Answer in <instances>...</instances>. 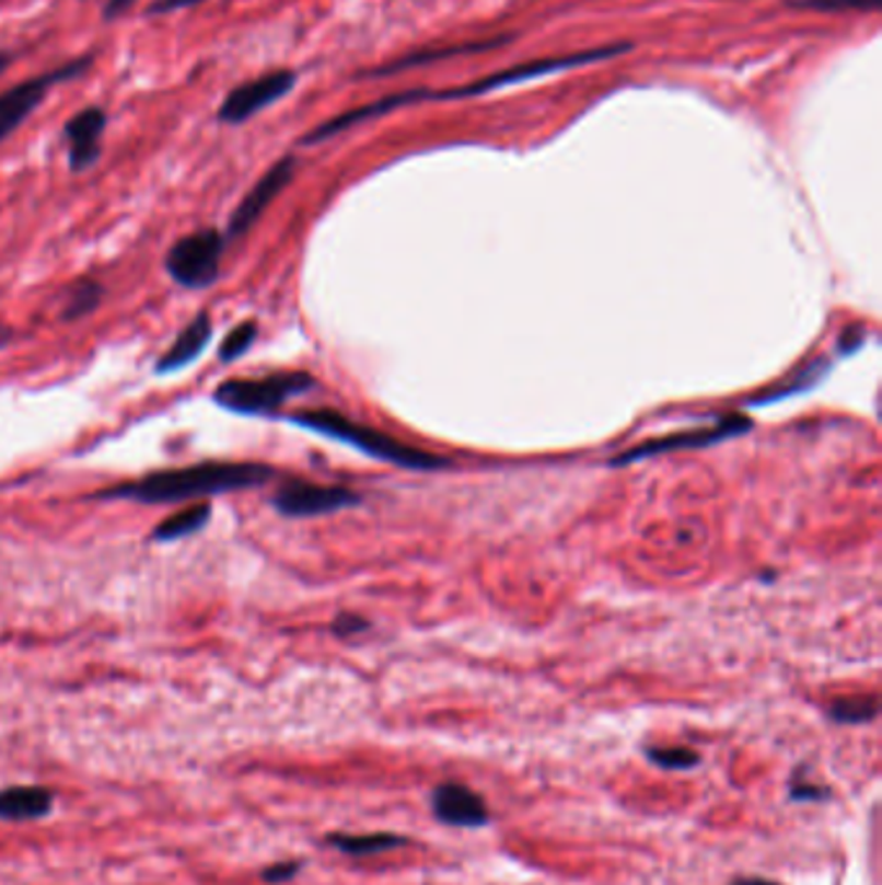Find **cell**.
<instances>
[{
    "label": "cell",
    "instance_id": "obj_27",
    "mask_svg": "<svg viewBox=\"0 0 882 885\" xmlns=\"http://www.w3.org/2000/svg\"><path fill=\"white\" fill-rule=\"evenodd\" d=\"M365 622L362 619H355V617H339L337 622H334V632L337 634H355V632H362L365 630Z\"/></svg>",
    "mask_w": 882,
    "mask_h": 885
},
{
    "label": "cell",
    "instance_id": "obj_23",
    "mask_svg": "<svg viewBox=\"0 0 882 885\" xmlns=\"http://www.w3.org/2000/svg\"><path fill=\"white\" fill-rule=\"evenodd\" d=\"M792 9H810V11H878L880 0H789Z\"/></svg>",
    "mask_w": 882,
    "mask_h": 885
},
{
    "label": "cell",
    "instance_id": "obj_8",
    "mask_svg": "<svg viewBox=\"0 0 882 885\" xmlns=\"http://www.w3.org/2000/svg\"><path fill=\"white\" fill-rule=\"evenodd\" d=\"M295 176V156H282L280 161H275L272 166H269L265 174L256 180V184L252 189L246 192L244 199L236 205V210L231 212V218H228V228H225V241H233V239H241V235H246L252 228L256 226V220L265 216V210L269 205L275 203L277 197H280V192L288 187L290 182H293Z\"/></svg>",
    "mask_w": 882,
    "mask_h": 885
},
{
    "label": "cell",
    "instance_id": "obj_4",
    "mask_svg": "<svg viewBox=\"0 0 882 885\" xmlns=\"http://www.w3.org/2000/svg\"><path fill=\"white\" fill-rule=\"evenodd\" d=\"M313 389L309 373H272L265 378H231L212 391V402L236 415H272L290 396Z\"/></svg>",
    "mask_w": 882,
    "mask_h": 885
},
{
    "label": "cell",
    "instance_id": "obj_24",
    "mask_svg": "<svg viewBox=\"0 0 882 885\" xmlns=\"http://www.w3.org/2000/svg\"><path fill=\"white\" fill-rule=\"evenodd\" d=\"M301 873V862L298 860H290V862H277V865L267 867L265 873H262V881L267 883H288L293 881V877Z\"/></svg>",
    "mask_w": 882,
    "mask_h": 885
},
{
    "label": "cell",
    "instance_id": "obj_18",
    "mask_svg": "<svg viewBox=\"0 0 882 885\" xmlns=\"http://www.w3.org/2000/svg\"><path fill=\"white\" fill-rule=\"evenodd\" d=\"M104 301V285L96 283L94 277H81L76 280L62 296V321H78L83 317H89L91 311H96Z\"/></svg>",
    "mask_w": 882,
    "mask_h": 885
},
{
    "label": "cell",
    "instance_id": "obj_13",
    "mask_svg": "<svg viewBox=\"0 0 882 885\" xmlns=\"http://www.w3.org/2000/svg\"><path fill=\"white\" fill-rule=\"evenodd\" d=\"M748 423L745 419H728L720 427H711V430H694V433H683V435H671V438L663 440H650L645 446L635 448V451L624 453L616 463H629L637 459H645V456L654 453H665V451H681V448H696V446H709V442H717L722 438H730V435L743 433Z\"/></svg>",
    "mask_w": 882,
    "mask_h": 885
},
{
    "label": "cell",
    "instance_id": "obj_1",
    "mask_svg": "<svg viewBox=\"0 0 882 885\" xmlns=\"http://www.w3.org/2000/svg\"><path fill=\"white\" fill-rule=\"evenodd\" d=\"M275 476L267 463L256 461H205L197 467L163 469L140 476L135 482H123L117 487L98 492L104 499H135L146 505L189 503V499L223 495L262 487Z\"/></svg>",
    "mask_w": 882,
    "mask_h": 885
},
{
    "label": "cell",
    "instance_id": "obj_15",
    "mask_svg": "<svg viewBox=\"0 0 882 885\" xmlns=\"http://www.w3.org/2000/svg\"><path fill=\"white\" fill-rule=\"evenodd\" d=\"M508 42V37H500V39H484V42H468V45H459V47H443V49H430V53H417V55H409V57H398V60L388 62V66H381L375 70H368V78H383V76H394V73H402V70H409V68H417V66H427V62H438V60H445V57H459V55H474V53H487V49H495Z\"/></svg>",
    "mask_w": 882,
    "mask_h": 885
},
{
    "label": "cell",
    "instance_id": "obj_21",
    "mask_svg": "<svg viewBox=\"0 0 882 885\" xmlns=\"http://www.w3.org/2000/svg\"><path fill=\"white\" fill-rule=\"evenodd\" d=\"M256 332H259V324H256L254 319H246V321H241L239 326H233V330L225 334L223 345H220V349H218L220 363L239 360L241 355H244L246 349L254 345Z\"/></svg>",
    "mask_w": 882,
    "mask_h": 885
},
{
    "label": "cell",
    "instance_id": "obj_11",
    "mask_svg": "<svg viewBox=\"0 0 882 885\" xmlns=\"http://www.w3.org/2000/svg\"><path fill=\"white\" fill-rule=\"evenodd\" d=\"M106 130V112L102 106H83L62 127V142H66L68 169L73 174L89 171L102 159V138Z\"/></svg>",
    "mask_w": 882,
    "mask_h": 885
},
{
    "label": "cell",
    "instance_id": "obj_9",
    "mask_svg": "<svg viewBox=\"0 0 882 885\" xmlns=\"http://www.w3.org/2000/svg\"><path fill=\"white\" fill-rule=\"evenodd\" d=\"M355 503H358V495H352L350 490L324 487V484L311 482H288L272 497L275 510L288 518L326 516V513L350 508Z\"/></svg>",
    "mask_w": 882,
    "mask_h": 885
},
{
    "label": "cell",
    "instance_id": "obj_7",
    "mask_svg": "<svg viewBox=\"0 0 882 885\" xmlns=\"http://www.w3.org/2000/svg\"><path fill=\"white\" fill-rule=\"evenodd\" d=\"M295 83L298 73L288 68L269 70V73L248 78V81L239 83L236 89L228 91L218 106L216 119L220 125H244L259 112L269 110V106L288 96L295 89Z\"/></svg>",
    "mask_w": 882,
    "mask_h": 885
},
{
    "label": "cell",
    "instance_id": "obj_28",
    "mask_svg": "<svg viewBox=\"0 0 882 885\" xmlns=\"http://www.w3.org/2000/svg\"><path fill=\"white\" fill-rule=\"evenodd\" d=\"M730 885H781V883L766 881V877H738V881H732Z\"/></svg>",
    "mask_w": 882,
    "mask_h": 885
},
{
    "label": "cell",
    "instance_id": "obj_10",
    "mask_svg": "<svg viewBox=\"0 0 882 885\" xmlns=\"http://www.w3.org/2000/svg\"><path fill=\"white\" fill-rule=\"evenodd\" d=\"M430 808L440 824L455 829H481L489 824V808L479 792L464 782H440L430 792Z\"/></svg>",
    "mask_w": 882,
    "mask_h": 885
},
{
    "label": "cell",
    "instance_id": "obj_17",
    "mask_svg": "<svg viewBox=\"0 0 882 885\" xmlns=\"http://www.w3.org/2000/svg\"><path fill=\"white\" fill-rule=\"evenodd\" d=\"M210 516H212L210 505H205V503L187 505V508L176 510L174 516L163 518L161 524L155 526L153 541H179V539H187V537H192V533L202 531V528L208 526Z\"/></svg>",
    "mask_w": 882,
    "mask_h": 885
},
{
    "label": "cell",
    "instance_id": "obj_12",
    "mask_svg": "<svg viewBox=\"0 0 882 885\" xmlns=\"http://www.w3.org/2000/svg\"><path fill=\"white\" fill-rule=\"evenodd\" d=\"M210 337H212L210 313L199 311L197 317L192 319L179 334H176L174 345H171L166 353L161 355L159 363H155V373H174V370L187 368L189 363H195L199 355L205 353Z\"/></svg>",
    "mask_w": 882,
    "mask_h": 885
},
{
    "label": "cell",
    "instance_id": "obj_25",
    "mask_svg": "<svg viewBox=\"0 0 882 885\" xmlns=\"http://www.w3.org/2000/svg\"><path fill=\"white\" fill-rule=\"evenodd\" d=\"M199 3H205V0H153L146 9V16H169L174 11L195 9Z\"/></svg>",
    "mask_w": 882,
    "mask_h": 885
},
{
    "label": "cell",
    "instance_id": "obj_3",
    "mask_svg": "<svg viewBox=\"0 0 882 885\" xmlns=\"http://www.w3.org/2000/svg\"><path fill=\"white\" fill-rule=\"evenodd\" d=\"M290 423L298 427H305V430L329 435V438H337L341 442H350V446L360 448L368 456H375V459L398 463V467L407 469H440L445 467L443 459H436V456L417 451V448L404 446L388 435H383L373 427L352 423L350 417L339 415L334 410H305L290 415Z\"/></svg>",
    "mask_w": 882,
    "mask_h": 885
},
{
    "label": "cell",
    "instance_id": "obj_5",
    "mask_svg": "<svg viewBox=\"0 0 882 885\" xmlns=\"http://www.w3.org/2000/svg\"><path fill=\"white\" fill-rule=\"evenodd\" d=\"M91 62H94V55H81L76 60L62 62L55 70L37 73L26 78V81L11 85V89L0 91V142L11 138L39 110L42 102L53 94L57 85L81 78L91 68Z\"/></svg>",
    "mask_w": 882,
    "mask_h": 885
},
{
    "label": "cell",
    "instance_id": "obj_30",
    "mask_svg": "<svg viewBox=\"0 0 882 885\" xmlns=\"http://www.w3.org/2000/svg\"><path fill=\"white\" fill-rule=\"evenodd\" d=\"M9 342H11V330L5 324H0V349L9 345Z\"/></svg>",
    "mask_w": 882,
    "mask_h": 885
},
{
    "label": "cell",
    "instance_id": "obj_16",
    "mask_svg": "<svg viewBox=\"0 0 882 885\" xmlns=\"http://www.w3.org/2000/svg\"><path fill=\"white\" fill-rule=\"evenodd\" d=\"M326 841L337 849V852L350 854V858H373V854L391 852V849L407 847L409 839L402 834H329Z\"/></svg>",
    "mask_w": 882,
    "mask_h": 885
},
{
    "label": "cell",
    "instance_id": "obj_2",
    "mask_svg": "<svg viewBox=\"0 0 882 885\" xmlns=\"http://www.w3.org/2000/svg\"><path fill=\"white\" fill-rule=\"evenodd\" d=\"M631 42H622V45H606V47H595L585 49V53H575V55H561V57H541V60L521 62V66H512L508 70H500V73L479 78V81H472L461 89H445V91H396V94H388L379 99V102H370L365 106H355V110L341 114V125L345 127H358L362 123H370V119L383 117V114L398 110V106H411V104H422V102H453V99H468V96H479L489 94V91L502 89V85L512 83H523L533 81V78L541 76H552L561 73V70L569 68H580L590 66V62H603V60H614V57L629 53Z\"/></svg>",
    "mask_w": 882,
    "mask_h": 885
},
{
    "label": "cell",
    "instance_id": "obj_29",
    "mask_svg": "<svg viewBox=\"0 0 882 885\" xmlns=\"http://www.w3.org/2000/svg\"><path fill=\"white\" fill-rule=\"evenodd\" d=\"M11 66H13V53H9V49H0V76H3Z\"/></svg>",
    "mask_w": 882,
    "mask_h": 885
},
{
    "label": "cell",
    "instance_id": "obj_19",
    "mask_svg": "<svg viewBox=\"0 0 882 885\" xmlns=\"http://www.w3.org/2000/svg\"><path fill=\"white\" fill-rule=\"evenodd\" d=\"M828 717L838 725H864L878 717V699L874 697H844L831 702Z\"/></svg>",
    "mask_w": 882,
    "mask_h": 885
},
{
    "label": "cell",
    "instance_id": "obj_26",
    "mask_svg": "<svg viewBox=\"0 0 882 885\" xmlns=\"http://www.w3.org/2000/svg\"><path fill=\"white\" fill-rule=\"evenodd\" d=\"M135 5V0H106L104 3V9H102V19L104 21H117V19H123L127 11H130Z\"/></svg>",
    "mask_w": 882,
    "mask_h": 885
},
{
    "label": "cell",
    "instance_id": "obj_20",
    "mask_svg": "<svg viewBox=\"0 0 882 885\" xmlns=\"http://www.w3.org/2000/svg\"><path fill=\"white\" fill-rule=\"evenodd\" d=\"M647 761L654 763V767L665 769V772H686V769L699 767L701 756L694 751V748L686 746H668V748H645Z\"/></svg>",
    "mask_w": 882,
    "mask_h": 885
},
{
    "label": "cell",
    "instance_id": "obj_14",
    "mask_svg": "<svg viewBox=\"0 0 882 885\" xmlns=\"http://www.w3.org/2000/svg\"><path fill=\"white\" fill-rule=\"evenodd\" d=\"M55 792L39 784H16L0 790V820H34L53 811Z\"/></svg>",
    "mask_w": 882,
    "mask_h": 885
},
{
    "label": "cell",
    "instance_id": "obj_22",
    "mask_svg": "<svg viewBox=\"0 0 882 885\" xmlns=\"http://www.w3.org/2000/svg\"><path fill=\"white\" fill-rule=\"evenodd\" d=\"M828 797H831V790L825 788V784L810 782L805 767L797 769V772L792 774V780H789V801L821 803V801H828Z\"/></svg>",
    "mask_w": 882,
    "mask_h": 885
},
{
    "label": "cell",
    "instance_id": "obj_6",
    "mask_svg": "<svg viewBox=\"0 0 882 885\" xmlns=\"http://www.w3.org/2000/svg\"><path fill=\"white\" fill-rule=\"evenodd\" d=\"M225 244V235L216 228H199L195 233L182 235L166 254L169 277L182 288H208L218 280Z\"/></svg>",
    "mask_w": 882,
    "mask_h": 885
}]
</instances>
